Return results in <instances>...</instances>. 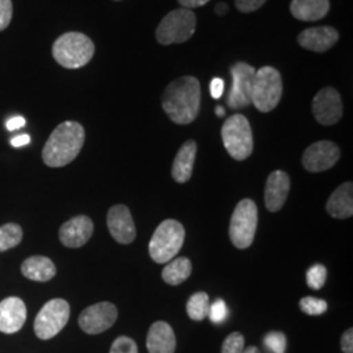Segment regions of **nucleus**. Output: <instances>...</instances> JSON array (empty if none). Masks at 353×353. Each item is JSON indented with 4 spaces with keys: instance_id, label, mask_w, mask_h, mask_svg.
Masks as SVG:
<instances>
[{
    "instance_id": "7",
    "label": "nucleus",
    "mask_w": 353,
    "mask_h": 353,
    "mask_svg": "<svg viewBox=\"0 0 353 353\" xmlns=\"http://www.w3.org/2000/svg\"><path fill=\"white\" fill-rule=\"evenodd\" d=\"M258 225V208L252 199H242L230 217L229 237L237 249L252 246Z\"/></svg>"
},
{
    "instance_id": "35",
    "label": "nucleus",
    "mask_w": 353,
    "mask_h": 353,
    "mask_svg": "<svg viewBox=\"0 0 353 353\" xmlns=\"http://www.w3.org/2000/svg\"><path fill=\"white\" fill-rule=\"evenodd\" d=\"M224 88H225V83L223 79L220 77H214L211 80V84H210V92H211V96L214 97V100H219L223 93H224Z\"/></svg>"
},
{
    "instance_id": "32",
    "label": "nucleus",
    "mask_w": 353,
    "mask_h": 353,
    "mask_svg": "<svg viewBox=\"0 0 353 353\" xmlns=\"http://www.w3.org/2000/svg\"><path fill=\"white\" fill-rule=\"evenodd\" d=\"M208 316H210L211 322H214L216 325L223 323L228 316V307L225 301L221 299H217L212 303V305H210Z\"/></svg>"
},
{
    "instance_id": "37",
    "label": "nucleus",
    "mask_w": 353,
    "mask_h": 353,
    "mask_svg": "<svg viewBox=\"0 0 353 353\" xmlns=\"http://www.w3.org/2000/svg\"><path fill=\"white\" fill-rule=\"evenodd\" d=\"M24 126H26V118L20 117V115L13 117V118L7 121V130L8 131H16V130Z\"/></svg>"
},
{
    "instance_id": "38",
    "label": "nucleus",
    "mask_w": 353,
    "mask_h": 353,
    "mask_svg": "<svg viewBox=\"0 0 353 353\" xmlns=\"http://www.w3.org/2000/svg\"><path fill=\"white\" fill-rule=\"evenodd\" d=\"M210 0H178V3L186 8V10H191V8H198L202 7L204 4H207Z\"/></svg>"
},
{
    "instance_id": "28",
    "label": "nucleus",
    "mask_w": 353,
    "mask_h": 353,
    "mask_svg": "<svg viewBox=\"0 0 353 353\" xmlns=\"http://www.w3.org/2000/svg\"><path fill=\"white\" fill-rule=\"evenodd\" d=\"M300 307L307 316H321L327 312L328 305L325 300L316 297H303L300 301Z\"/></svg>"
},
{
    "instance_id": "6",
    "label": "nucleus",
    "mask_w": 353,
    "mask_h": 353,
    "mask_svg": "<svg viewBox=\"0 0 353 353\" xmlns=\"http://www.w3.org/2000/svg\"><path fill=\"white\" fill-rule=\"evenodd\" d=\"M221 138L232 159L243 161L252 156L254 148L252 126L242 114H234L228 118L221 127Z\"/></svg>"
},
{
    "instance_id": "30",
    "label": "nucleus",
    "mask_w": 353,
    "mask_h": 353,
    "mask_svg": "<svg viewBox=\"0 0 353 353\" xmlns=\"http://www.w3.org/2000/svg\"><path fill=\"white\" fill-rule=\"evenodd\" d=\"M245 338L241 332L229 334L221 345V353H243Z\"/></svg>"
},
{
    "instance_id": "41",
    "label": "nucleus",
    "mask_w": 353,
    "mask_h": 353,
    "mask_svg": "<svg viewBox=\"0 0 353 353\" xmlns=\"http://www.w3.org/2000/svg\"><path fill=\"white\" fill-rule=\"evenodd\" d=\"M216 115L217 117H224L225 115V109L223 106H216Z\"/></svg>"
},
{
    "instance_id": "40",
    "label": "nucleus",
    "mask_w": 353,
    "mask_h": 353,
    "mask_svg": "<svg viewBox=\"0 0 353 353\" xmlns=\"http://www.w3.org/2000/svg\"><path fill=\"white\" fill-rule=\"evenodd\" d=\"M214 10H216L217 14L223 16V14H225V13L228 12V6L227 4H224V3H219V4H216Z\"/></svg>"
},
{
    "instance_id": "34",
    "label": "nucleus",
    "mask_w": 353,
    "mask_h": 353,
    "mask_svg": "<svg viewBox=\"0 0 353 353\" xmlns=\"http://www.w3.org/2000/svg\"><path fill=\"white\" fill-rule=\"evenodd\" d=\"M267 0H236V7L240 12L250 13L258 11Z\"/></svg>"
},
{
    "instance_id": "27",
    "label": "nucleus",
    "mask_w": 353,
    "mask_h": 353,
    "mask_svg": "<svg viewBox=\"0 0 353 353\" xmlns=\"http://www.w3.org/2000/svg\"><path fill=\"white\" fill-rule=\"evenodd\" d=\"M326 279H327V270L325 265L319 263L312 265L306 272V283L312 290H318L323 288Z\"/></svg>"
},
{
    "instance_id": "14",
    "label": "nucleus",
    "mask_w": 353,
    "mask_h": 353,
    "mask_svg": "<svg viewBox=\"0 0 353 353\" xmlns=\"http://www.w3.org/2000/svg\"><path fill=\"white\" fill-rule=\"evenodd\" d=\"M108 228L114 240L122 245H130L137 237V228L128 207L117 204L108 212Z\"/></svg>"
},
{
    "instance_id": "16",
    "label": "nucleus",
    "mask_w": 353,
    "mask_h": 353,
    "mask_svg": "<svg viewBox=\"0 0 353 353\" xmlns=\"http://www.w3.org/2000/svg\"><path fill=\"white\" fill-rule=\"evenodd\" d=\"M290 176L283 170L272 172L265 182V203L270 212H279L288 198Z\"/></svg>"
},
{
    "instance_id": "29",
    "label": "nucleus",
    "mask_w": 353,
    "mask_h": 353,
    "mask_svg": "<svg viewBox=\"0 0 353 353\" xmlns=\"http://www.w3.org/2000/svg\"><path fill=\"white\" fill-rule=\"evenodd\" d=\"M265 347L272 353H285L287 336L280 331H271L263 338Z\"/></svg>"
},
{
    "instance_id": "13",
    "label": "nucleus",
    "mask_w": 353,
    "mask_h": 353,
    "mask_svg": "<svg viewBox=\"0 0 353 353\" xmlns=\"http://www.w3.org/2000/svg\"><path fill=\"white\" fill-rule=\"evenodd\" d=\"M313 115L322 126H332L338 123L343 115L341 94L336 89H321L313 100Z\"/></svg>"
},
{
    "instance_id": "11",
    "label": "nucleus",
    "mask_w": 353,
    "mask_h": 353,
    "mask_svg": "<svg viewBox=\"0 0 353 353\" xmlns=\"http://www.w3.org/2000/svg\"><path fill=\"white\" fill-rule=\"evenodd\" d=\"M118 318V310L112 303L90 305L79 316V326L89 335H97L113 326Z\"/></svg>"
},
{
    "instance_id": "12",
    "label": "nucleus",
    "mask_w": 353,
    "mask_h": 353,
    "mask_svg": "<svg viewBox=\"0 0 353 353\" xmlns=\"http://www.w3.org/2000/svg\"><path fill=\"white\" fill-rule=\"evenodd\" d=\"M341 159L339 147L328 140L316 141L303 154V168L310 173H321L331 169Z\"/></svg>"
},
{
    "instance_id": "31",
    "label": "nucleus",
    "mask_w": 353,
    "mask_h": 353,
    "mask_svg": "<svg viewBox=\"0 0 353 353\" xmlns=\"http://www.w3.org/2000/svg\"><path fill=\"white\" fill-rule=\"evenodd\" d=\"M109 353H139L138 345L134 339L128 336H118L112 344Z\"/></svg>"
},
{
    "instance_id": "26",
    "label": "nucleus",
    "mask_w": 353,
    "mask_h": 353,
    "mask_svg": "<svg viewBox=\"0 0 353 353\" xmlns=\"http://www.w3.org/2000/svg\"><path fill=\"white\" fill-rule=\"evenodd\" d=\"M23 240V229L19 224L10 223L0 227V252H7Z\"/></svg>"
},
{
    "instance_id": "20",
    "label": "nucleus",
    "mask_w": 353,
    "mask_h": 353,
    "mask_svg": "<svg viewBox=\"0 0 353 353\" xmlns=\"http://www.w3.org/2000/svg\"><path fill=\"white\" fill-rule=\"evenodd\" d=\"M196 151V143L194 140H188L176 152V159L172 166V176L178 183H186L192 176Z\"/></svg>"
},
{
    "instance_id": "5",
    "label": "nucleus",
    "mask_w": 353,
    "mask_h": 353,
    "mask_svg": "<svg viewBox=\"0 0 353 353\" xmlns=\"http://www.w3.org/2000/svg\"><path fill=\"white\" fill-rule=\"evenodd\" d=\"M283 96V80L276 68L265 65L255 71L252 79V103L262 112L268 113L279 105Z\"/></svg>"
},
{
    "instance_id": "15",
    "label": "nucleus",
    "mask_w": 353,
    "mask_h": 353,
    "mask_svg": "<svg viewBox=\"0 0 353 353\" xmlns=\"http://www.w3.org/2000/svg\"><path fill=\"white\" fill-rule=\"evenodd\" d=\"M94 230L93 221L85 214L75 216L65 221L59 229V240L64 246L77 249L84 246L92 237Z\"/></svg>"
},
{
    "instance_id": "19",
    "label": "nucleus",
    "mask_w": 353,
    "mask_h": 353,
    "mask_svg": "<svg viewBox=\"0 0 353 353\" xmlns=\"http://www.w3.org/2000/svg\"><path fill=\"white\" fill-rule=\"evenodd\" d=\"M176 334L164 321L154 322L147 335V350L150 353L176 352Z\"/></svg>"
},
{
    "instance_id": "17",
    "label": "nucleus",
    "mask_w": 353,
    "mask_h": 353,
    "mask_svg": "<svg viewBox=\"0 0 353 353\" xmlns=\"http://www.w3.org/2000/svg\"><path fill=\"white\" fill-rule=\"evenodd\" d=\"M339 39V33L331 26H316L305 29L299 34V43L303 49L316 52H325L331 49Z\"/></svg>"
},
{
    "instance_id": "1",
    "label": "nucleus",
    "mask_w": 353,
    "mask_h": 353,
    "mask_svg": "<svg viewBox=\"0 0 353 353\" xmlns=\"http://www.w3.org/2000/svg\"><path fill=\"white\" fill-rule=\"evenodd\" d=\"M201 100L199 80L194 76H183L165 89L163 109L176 125H189L199 114Z\"/></svg>"
},
{
    "instance_id": "10",
    "label": "nucleus",
    "mask_w": 353,
    "mask_h": 353,
    "mask_svg": "<svg viewBox=\"0 0 353 353\" xmlns=\"http://www.w3.org/2000/svg\"><path fill=\"white\" fill-rule=\"evenodd\" d=\"M232 88L228 94L227 103L230 109L239 110L252 103V79L255 70L250 64L237 62L232 68Z\"/></svg>"
},
{
    "instance_id": "4",
    "label": "nucleus",
    "mask_w": 353,
    "mask_h": 353,
    "mask_svg": "<svg viewBox=\"0 0 353 353\" xmlns=\"http://www.w3.org/2000/svg\"><path fill=\"white\" fill-rule=\"evenodd\" d=\"M185 241V228L173 220L168 219L156 228L151 241H150V255L156 263L170 262L183 246Z\"/></svg>"
},
{
    "instance_id": "36",
    "label": "nucleus",
    "mask_w": 353,
    "mask_h": 353,
    "mask_svg": "<svg viewBox=\"0 0 353 353\" xmlns=\"http://www.w3.org/2000/svg\"><path fill=\"white\" fill-rule=\"evenodd\" d=\"M343 353H353V328H348L341 339Z\"/></svg>"
},
{
    "instance_id": "8",
    "label": "nucleus",
    "mask_w": 353,
    "mask_h": 353,
    "mask_svg": "<svg viewBox=\"0 0 353 353\" xmlns=\"http://www.w3.org/2000/svg\"><path fill=\"white\" fill-rule=\"evenodd\" d=\"M196 17L191 10H174L168 13L157 26L156 38L161 45L183 43L194 36Z\"/></svg>"
},
{
    "instance_id": "39",
    "label": "nucleus",
    "mask_w": 353,
    "mask_h": 353,
    "mask_svg": "<svg viewBox=\"0 0 353 353\" xmlns=\"http://www.w3.org/2000/svg\"><path fill=\"white\" fill-rule=\"evenodd\" d=\"M30 143V137L28 134H23V135H17L11 140V144H12L14 148H20V147H24L28 145Z\"/></svg>"
},
{
    "instance_id": "3",
    "label": "nucleus",
    "mask_w": 353,
    "mask_h": 353,
    "mask_svg": "<svg viewBox=\"0 0 353 353\" xmlns=\"http://www.w3.org/2000/svg\"><path fill=\"white\" fill-rule=\"evenodd\" d=\"M94 55V43L79 32L64 33L52 45L54 59L64 68L76 70L90 62Z\"/></svg>"
},
{
    "instance_id": "9",
    "label": "nucleus",
    "mask_w": 353,
    "mask_h": 353,
    "mask_svg": "<svg viewBox=\"0 0 353 353\" xmlns=\"http://www.w3.org/2000/svg\"><path fill=\"white\" fill-rule=\"evenodd\" d=\"M70 305L63 299H54L45 303L34 321V332L41 341L58 335L70 319Z\"/></svg>"
},
{
    "instance_id": "25",
    "label": "nucleus",
    "mask_w": 353,
    "mask_h": 353,
    "mask_svg": "<svg viewBox=\"0 0 353 353\" xmlns=\"http://www.w3.org/2000/svg\"><path fill=\"white\" fill-rule=\"evenodd\" d=\"M210 305L208 294L205 292H196L190 297L186 310L192 321H203L208 316Z\"/></svg>"
},
{
    "instance_id": "22",
    "label": "nucleus",
    "mask_w": 353,
    "mask_h": 353,
    "mask_svg": "<svg viewBox=\"0 0 353 353\" xmlns=\"http://www.w3.org/2000/svg\"><path fill=\"white\" fill-rule=\"evenodd\" d=\"M330 11L328 0H292L290 12L300 21H316Z\"/></svg>"
},
{
    "instance_id": "21",
    "label": "nucleus",
    "mask_w": 353,
    "mask_h": 353,
    "mask_svg": "<svg viewBox=\"0 0 353 353\" xmlns=\"http://www.w3.org/2000/svg\"><path fill=\"white\" fill-rule=\"evenodd\" d=\"M326 211L334 219H348L353 214V183L345 182L328 198Z\"/></svg>"
},
{
    "instance_id": "2",
    "label": "nucleus",
    "mask_w": 353,
    "mask_h": 353,
    "mask_svg": "<svg viewBox=\"0 0 353 353\" xmlns=\"http://www.w3.org/2000/svg\"><path fill=\"white\" fill-rule=\"evenodd\" d=\"M85 140L84 127L77 122L67 121L51 132L46 141L42 160L50 168H62L72 163L81 151Z\"/></svg>"
},
{
    "instance_id": "23",
    "label": "nucleus",
    "mask_w": 353,
    "mask_h": 353,
    "mask_svg": "<svg viewBox=\"0 0 353 353\" xmlns=\"http://www.w3.org/2000/svg\"><path fill=\"white\" fill-rule=\"evenodd\" d=\"M21 272L26 278L33 281L45 283L55 276L57 267L48 256L36 255L24 261V263L21 265Z\"/></svg>"
},
{
    "instance_id": "24",
    "label": "nucleus",
    "mask_w": 353,
    "mask_h": 353,
    "mask_svg": "<svg viewBox=\"0 0 353 353\" xmlns=\"http://www.w3.org/2000/svg\"><path fill=\"white\" fill-rule=\"evenodd\" d=\"M192 265L189 258L179 256L168 262L163 270V279L169 285H179L186 281L191 275Z\"/></svg>"
},
{
    "instance_id": "42",
    "label": "nucleus",
    "mask_w": 353,
    "mask_h": 353,
    "mask_svg": "<svg viewBox=\"0 0 353 353\" xmlns=\"http://www.w3.org/2000/svg\"><path fill=\"white\" fill-rule=\"evenodd\" d=\"M243 353H261V351H259L256 347L252 345V347H248V348H245V350H243Z\"/></svg>"
},
{
    "instance_id": "18",
    "label": "nucleus",
    "mask_w": 353,
    "mask_h": 353,
    "mask_svg": "<svg viewBox=\"0 0 353 353\" xmlns=\"http://www.w3.org/2000/svg\"><path fill=\"white\" fill-rule=\"evenodd\" d=\"M26 321V306L19 297H8L0 303V331L14 334L20 331Z\"/></svg>"
},
{
    "instance_id": "33",
    "label": "nucleus",
    "mask_w": 353,
    "mask_h": 353,
    "mask_svg": "<svg viewBox=\"0 0 353 353\" xmlns=\"http://www.w3.org/2000/svg\"><path fill=\"white\" fill-rule=\"evenodd\" d=\"M12 20V1L0 0V32L10 26Z\"/></svg>"
}]
</instances>
